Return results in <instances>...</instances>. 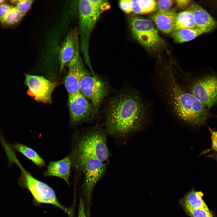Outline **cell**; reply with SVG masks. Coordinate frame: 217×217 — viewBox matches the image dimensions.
<instances>
[{
  "label": "cell",
  "instance_id": "cell-15",
  "mask_svg": "<svg viewBox=\"0 0 217 217\" xmlns=\"http://www.w3.org/2000/svg\"><path fill=\"white\" fill-rule=\"evenodd\" d=\"M72 162L69 155L59 160L50 161L43 173L45 177L60 178L69 184Z\"/></svg>",
  "mask_w": 217,
  "mask_h": 217
},
{
  "label": "cell",
  "instance_id": "cell-31",
  "mask_svg": "<svg viewBox=\"0 0 217 217\" xmlns=\"http://www.w3.org/2000/svg\"><path fill=\"white\" fill-rule=\"evenodd\" d=\"M177 6L181 9H184L188 6L191 2L189 0H177L175 1Z\"/></svg>",
  "mask_w": 217,
  "mask_h": 217
},
{
  "label": "cell",
  "instance_id": "cell-12",
  "mask_svg": "<svg viewBox=\"0 0 217 217\" xmlns=\"http://www.w3.org/2000/svg\"><path fill=\"white\" fill-rule=\"evenodd\" d=\"M86 72L79 50L68 64V73L64 81L65 86L68 95L80 92V79L82 76Z\"/></svg>",
  "mask_w": 217,
  "mask_h": 217
},
{
  "label": "cell",
  "instance_id": "cell-14",
  "mask_svg": "<svg viewBox=\"0 0 217 217\" xmlns=\"http://www.w3.org/2000/svg\"><path fill=\"white\" fill-rule=\"evenodd\" d=\"M188 10L192 13L196 27L203 33L211 31L216 26V21L206 10L198 4H191Z\"/></svg>",
  "mask_w": 217,
  "mask_h": 217
},
{
  "label": "cell",
  "instance_id": "cell-20",
  "mask_svg": "<svg viewBox=\"0 0 217 217\" xmlns=\"http://www.w3.org/2000/svg\"><path fill=\"white\" fill-rule=\"evenodd\" d=\"M195 27L193 15L190 11L188 10L176 14L174 31L183 29Z\"/></svg>",
  "mask_w": 217,
  "mask_h": 217
},
{
  "label": "cell",
  "instance_id": "cell-23",
  "mask_svg": "<svg viewBox=\"0 0 217 217\" xmlns=\"http://www.w3.org/2000/svg\"><path fill=\"white\" fill-rule=\"evenodd\" d=\"M143 14L155 11L157 7L156 1L153 0H138Z\"/></svg>",
  "mask_w": 217,
  "mask_h": 217
},
{
  "label": "cell",
  "instance_id": "cell-2",
  "mask_svg": "<svg viewBox=\"0 0 217 217\" xmlns=\"http://www.w3.org/2000/svg\"><path fill=\"white\" fill-rule=\"evenodd\" d=\"M172 107L176 117L192 127L200 128L208 126L210 118H217L210 109L189 92L182 89L171 71L169 72Z\"/></svg>",
  "mask_w": 217,
  "mask_h": 217
},
{
  "label": "cell",
  "instance_id": "cell-7",
  "mask_svg": "<svg viewBox=\"0 0 217 217\" xmlns=\"http://www.w3.org/2000/svg\"><path fill=\"white\" fill-rule=\"evenodd\" d=\"M80 88L81 93L90 100L97 114L102 102L108 93L106 83L97 75L91 76L86 72L81 78Z\"/></svg>",
  "mask_w": 217,
  "mask_h": 217
},
{
  "label": "cell",
  "instance_id": "cell-17",
  "mask_svg": "<svg viewBox=\"0 0 217 217\" xmlns=\"http://www.w3.org/2000/svg\"><path fill=\"white\" fill-rule=\"evenodd\" d=\"M203 196V194L201 192L191 190L185 195L181 200V203L182 206L209 211L207 206L202 198Z\"/></svg>",
  "mask_w": 217,
  "mask_h": 217
},
{
  "label": "cell",
  "instance_id": "cell-5",
  "mask_svg": "<svg viewBox=\"0 0 217 217\" xmlns=\"http://www.w3.org/2000/svg\"><path fill=\"white\" fill-rule=\"evenodd\" d=\"M190 92L209 109L217 105V73L205 72L192 77Z\"/></svg>",
  "mask_w": 217,
  "mask_h": 217
},
{
  "label": "cell",
  "instance_id": "cell-16",
  "mask_svg": "<svg viewBox=\"0 0 217 217\" xmlns=\"http://www.w3.org/2000/svg\"><path fill=\"white\" fill-rule=\"evenodd\" d=\"M176 14L173 10L155 14L151 17L157 28L163 33H170L174 30Z\"/></svg>",
  "mask_w": 217,
  "mask_h": 217
},
{
  "label": "cell",
  "instance_id": "cell-33",
  "mask_svg": "<svg viewBox=\"0 0 217 217\" xmlns=\"http://www.w3.org/2000/svg\"><path fill=\"white\" fill-rule=\"evenodd\" d=\"M205 157L207 159H212L217 162V153L216 152L213 151L206 155Z\"/></svg>",
  "mask_w": 217,
  "mask_h": 217
},
{
  "label": "cell",
  "instance_id": "cell-27",
  "mask_svg": "<svg viewBox=\"0 0 217 217\" xmlns=\"http://www.w3.org/2000/svg\"><path fill=\"white\" fill-rule=\"evenodd\" d=\"M119 5L121 10L127 14L132 12L131 0H122L119 1Z\"/></svg>",
  "mask_w": 217,
  "mask_h": 217
},
{
  "label": "cell",
  "instance_id": "cell-34",
  "mask_svg": "<svg viewBox=\"0 0 217 217\" xmlns=\"http://www.w3.org/2000/svg\"><path fill=\"white\" fill-rule=\"evenodd\" d=\"M18 0H11L9 1L10 3L13 4H16Z\"/></svg>",
  "mask_w": 217,
  "mask_h": 217
},
{
  "label": "cell",
  "instance_id": "cell-6",
  "mask_svg": "<svg viewBox=\"0 0 217 217\" xmlns=\"http://www.w3.org/2000/svg\"><path fill=\"white\" fill-rule=\"evenodd\" d=\"M78 34L80 40V49L85 62L91 66L88 52L89 37L102 11L94 7L89 0H82L79 3Z\"/></svg>",
  "mask_w": 217,
  "mask_h": 217
},
{
  "label": "cell",
  "instance_id": "cell-13",
  "mask_svg": "<svg viewBox=\"0 0 217 217\" xmlns=\"http://www.w3.org/2000/svg\"><path fill=\"white\" fill-rule=\"evenodd\" d=\"M78 39V29L74 28L69 32L63 42L59 54L60 73L79 50Z\"/></svg>",
  "mask_w": 217,
  "mask_h": 217
},
{
  "label": "cell",
  "instance_id": "cell-25",
  "mask_svg": "<svg viewBox=\"0 0 217 217\" xmlns=\"http://www.w3.org/2000/svg\"><path fill=\"white\" fill-rule=\"evenodd\" d=\"M207 128L211 134V147L209 149H206L201 152L199 154L200 156L206 154L211 151H213L217 153V131L212 130L208 126Z\"/></svg>",
  "mask_w": 217,
  "mask_h": 217
},
{
  "label": "cell",
  "instance_id": "cell-8",
  "mask_svg": "<svg viewBox=\"0 0 217 217\" xmlns=\"http://www.w3.org/2000/svg\"><path fill=\"white\" fill-rule=\"evenodd\" d=\"M130 23L133 36L144 46L153 48L162 42V38L150 20L134 17L131 19Z\"/></svg>",
  "mask_w": 217,
  "mask_h": 217
},
{
  "label": "cell",
  "instance_id": "cell-4",
  "mask_svg": "<svg viewBox=\"0 0 217 217\" xmlns=\"http://www.w3.org/2000/svg\"><path fill=\"white\" fill-rule=\"evenodd\" d=\"M21 170V175L18 179L19 185L29 190L37 202L53 205L70 215L71 210L60 203L51 187L35 178L22 167Z\"/></svg>",
  "mask_w": 217,
  "mask_h": 217
},
{
  "label": "cell",
  "instance_id": "cell-1",
  "mask_svg": "<svg viewBox=\"0 0 217 217\" xmlns=\"http://www.w3.org/2000/svg\"><path fill=\"white\" fill-rule=\"evenodd\" d=\"M148 108L140 95L133 91L120 93L110 100L105 125L110 135L124 137L140 130L146 121Z\"/></svg>",
  "mask_w": 217,
  "mask_h": 217
},
{
  "label": "cell",
  "instance_id": "cell-18",
  "mask_svg": "<svg viewBox=\"0 0 217 217\" xmlns=\"http://www.w3.org/2000/svg\"><path fill=\"white\" fill-rule=\"evenodd\" d=\"M15 151L22 154L36 165L42 167L45 165L44 160L34 150L20 143H15L12 146Z\"/></svg>",
  "mask_w": 217,
  "mask_h": 217
},
{
  "label": "cell",
  "instance_id": "cell-29",
  "mask_svg": "<svg viewBox=\"0 0 217 217\" xmlns=\"http://www.w3.org/2000/svg\"><path fill=\"white\" fill-rule=\"evenodd\" d=\"M131 3L132 12L136 14H143L138 0H131Z\"/></svg>",
  "mask_w": 217,
  "mask_h": 217
},
{
  "label": "cell",
  "instance_id": "cell-9",
  "mask_svg": "<svg viewBox=\"0 0 217 217\" xmlns=\"http://www.w3.org/2000/svg\"><path fill=\"white\" fill-rule=\"evenodd\" d=\"M24 83L27 94L36 101L44 104L52 102V95L56 83L41 76L25 74Z\"/></svg>",
  "mask_w": 217,
  "mask_h": 217
},
{
  "label": "cell",
  "instance_id": "cell-21",
  "mask_svg": "<svg viewBox=\"0 0 217 217\" xmlns=\"http://www.w3.org/2000/svg\"><path fill=\"white\" fill-rule=\"evenodd\" d=\"M24 16L16 7L13 6L6 14L2 23L9 26L14 25L18 23Z\"/></svg>",
  "mask_w": 217,
  "mask_h": 217
},
{
  "label": "cell",
  "instance_id": "cell-32",
  "mask_svg": "<svg viewBox=\"0 0 217 217\" xmlns=\"http://www.w3.org/2000/svg\"><path fill=\"white\" fill-rule=\"evenodd\" d=\"M92 5L96 9L101 10V7L106 1L102 0H89Z\"/></svg>",
  "mask_w": 217,
  "mask_h": 217
},
{
  "label": "cell",
  "instance_id": "cell-19",
  "mask_svg": "<svg viewBox=\"0 0 217 217\" xmlns=\"http://www.w3.org/2000/svg\"><path fill=\"white\" fill-rule=\"evenodd\" d=\"M203 33L197 27L185 28L173 32L171 36L176 42L181 43L191 41Z\"/></svg>",
  "mask_w": 217,
  "mask_h": 217
},
{
  "label": "cell",
  "instance_id": "cell-11",
  "mask_svg": "<svg viewBox=\"0 0 217 217\" xmlns=\"http://www.w3.org/2000/svg\"><path fill=\"white\" fill-rule=\"evenodd\" d=\"M68 104L72 124L80 123L96 115L92 104L80 92L68 95Z\"/></svg>",
  "mask_w": 217,
  "mask_h": 217
},
{
  "label": "cell",
  "instance_id": "cell-24",
  "mask_svg": "<svg viewBox=\"0 0 217 217\" xmlns=\"http://www.w3.org/2000/svg\"><path fill=\"white\" fill-rule=\"evenodd\" d=\"M33 2V1L30 0H18L16 7L24 16L31 8Z\"/></svg>",
  "mask_w": 217,
  "mask_h": 217
},
{
  "label": "cell",
  "instance_id": "cell-28",
  "mask_svg": "<svg viewBox=\"0 0 217 217\" xmlns=\"http://www.w3.org/2000/svg\"><path fill=\"white\" fill-rule=\"evenodd\" d=\"M13 7L12 6L5 3L0 5V21L1 23H3L6 14Z\"/></svg>",
  "mask_w": 217,
  "mask_h": 217
},
{
  "label": "cell",
  "instance_id": "cell-3",
  "mask_svg": "<svg viewBox=\"0 0 217 217\" xmlns=\"http://www.w3.org/2000/svg\"><path fill=\"white\" fill-rule=\"evenodd\" d=\"M69 155L74 168L89 158L107 161L109 153L104 132L96 127L79 137Z\"/></svg>",
  "mask_w": 217,
  "mask_h": 217
},
{
  "label": "cell",
  "instance_id": "cell-22",
  "mask_svg": "<svg viewBox=\"0 0 217 217\" xmlns=\"http://www.w3.org/2000/svg\"><path fill=\"white\" fill-rule=\"evenodd\" d=\"M186 213L191 217H213L209 211L200 209L193 208L186 206H183Z\"/></svg>",
  "mask_w": 217,
  "mask_h": 217
},
{
  "label": "cell",
  "instance_id": "cell-30",
  "mask_svg": "<svg viewBox=\"0 0 217 217\" xmlns=\"http://www.w3.org/2000/svg\"><path fill=\"white\" fill-rule=\"evenodd\" d=\"M78 217H87L85 212V208L83 200L80 199L79 205Z\"/></svg>",
  "mask_w": 217,
  "mask_h": 217
},
{
  "label": "cell",
  "instance_id": "cell-26",
  "mask_svg": "<svg viewBox=\"0 0 217 217\" xmlns=\"http://www.w3.org/2000/svg\"><path fill=\"white\" fill-rule=\"evenodd\" d=\"M158 11L157 12H165L169 10L174 3L172 0H161L156 1Z\"/></svg>",
  "mask_w": 217,
  "mask_h": 217
},
{
  "label": "cell",
  "instance_id": "cell-10",
  "mask_svg": "<svg viewBox=\"0 0 217 217\" xmlns=\"http://www.w3.org/2000/svg\"><path fill=\"white\" fill-rule=\"evenodd\" d=\"M75 169L82 171L84 175L83 186L89 208L93 188L96 182L105 173L106 165L103 162L97 159L89 158L85 160Z\"/></svg>",
  "mask_w": 217,
  "mask_h": 217
},
{
  "label": "cell",
  "instance_id": "cell-35",
  "mask_svg": "<svg viewBox=\"0 0 217 217\" xmlns=\"http://www.w3.org/2000/svg\"><path fill=\"white\" fill-rule=\"evenodd\" d=\"M5 1L4 0H0V5L5 3Z\"/></svg>",
  "mask_w": 217,
  "mask_h": 217
}]
</instances>
